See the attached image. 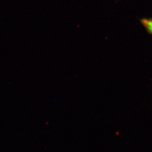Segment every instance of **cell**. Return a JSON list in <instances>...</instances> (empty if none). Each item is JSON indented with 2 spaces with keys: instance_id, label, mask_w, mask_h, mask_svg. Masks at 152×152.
Masks as SVG:
<instances>
[{
  "instance_id": "6da1fadb",
  "label": "cell",
  "mask_w": 152,
  "mask_h": 152,
  "mask_svg": "<svg viewBox=\"0 0 152 152\" xmlns=\"http://www.w3.org/2000/svg\"><path fill=\"white\" fill-rule=\"evenodd\" d=\"M141 23L148 32L152 34V18H144L141 19Z\"/></svg>"
}]
</instances>
